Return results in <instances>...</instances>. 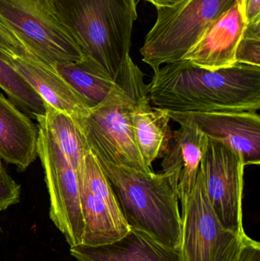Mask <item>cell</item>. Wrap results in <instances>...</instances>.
I'll return each mask as SVG.
<instances>
[{"label":"cell","mask_w":260,"mask_h":261,"mask_svg":"<svg viewBox=\"0 0 260 261\" xmlns=\"http://www.w3.org/2000/svg\"><path fill=\"white\" fill-rule=\"evenodd\" d=\"M154 73L148 93L157 108L172 113L260 110V67L236 63L211 70L181 60Z\"/></svg>","instance_id":"cell-1"},{"label":"cell","mask_w":260,"mask_h":261,"mask_svg":"<svg viewBox=\"0 0 260 261\" xmlns=\"http://www.w3.org/2000/svg\"><path fill=\"white\" fill-rule=\"evenodd\" d=\"M143 77V72L128 57L108 96L87 114L73 120L99 161L149 173L153 170L140 156L133 129L134 105L148 90Z\"/></svg>","instance_id":"cell-2"},{"label":"cell","mask_w":260,"mask_h":261,"mask_svg":"<svg viewBox=\"0 0 260 261\" xmlns=\"http://www.w3.org/2000/svg\"><path fill=\"white\" fill-rule=\"evenodd\" d=\"M84 56L116 81L130 56L136 0H49Z\"/></svg>","instance_id":"cell-3"},{"label":"cell","mask_w":260,"mask_h":261,"mask_svg":"<svg viewBox=\"0 0 260 261\" xmlns=\"http://www.w3.org/2000/svg\"><path fill=\"white\" fill-rule=\"evenodd\" d=\"M99 162L130 228L145 231L168 248L180 249L182 220L178 198L163 173Z\"/></svg>","instance_id":"cell-4"},{"label":"cell","mask_w":260,"mask_h":261,"mask_svg":"<svg viewBox=\"0 0 260 261\" xmlns=\"http://www.w3.org/2000/svg\"><path fill=\"white\" fill-rule=\"evenodd\" d=\"M236 0H180L157 8V18L140 48L142 61L154 72L180 61L203 32Z\"/></svg>","instance_id":"cell-5"},{"label":"cell","mask_w":260,"mask_h":261,"mask_svg":"<svg viewBox=\"0 0 260 261\" xmlns=\"http://www.w3.org/2000/svg\"><path fill=\"white\" fill-rule=\"evenodd\" d=\"M0 23L53 68L83 58L49 0H0Z\"/></svg>","instance_id":"cell-6"},{"label":"cell","mask_w":260,"mask_h":261,"mask_svg":"<svg viewBox=\"0 0 260 261\" xmlns=\"http://www.w3.org/2000/svg\"><path fill=\"white\" fill-rule=\"evenodd\" d=\"M181 202L182 261H238L247 236L225 229L209 202L201 170L196 184Z\"/></svg>","instance_id":"cell-7"},{"label":"cell","mask_w":260,"mask_h":261,"mask_svg":"<svg viewBox=\"0 0 260 261\" xmlns=\"http://www.w3.org/2000/svg\"><path fill=\"white\" fill-rule=\"evenodd\" d=\"M36 121L39 128L38 156L50 197L49 216L70 247L81 245L84 223L77 173L52 136L44 116Z\"/></svg>","instance_id":"cell-8"},{"label":"cell","mask_w":260,"mask_h":261,"mask_svg":"<svg viewBox=\"0 0 260 261\" xmlns=\"http://www.w3.org/2000/svg\"><path fill=\"white\" fill-rule=\"evenodd\" d=\"M245 167L239 153L209 138L200 164L206 193L222 226L241 237L247 236L243 222Z\"/></svg>","instance_id":"cell-9"},{"label":"cell","mask_w":260,"mask_h":261,"mask_svg":"<svg viewBox=\"0 0 260 261\" xmlns=\"http://www.w3.org/2000/svg\"><path fill=\"white\" fill-rule=\"evenodd\" d=\"M168 114L170 118L192 121L209 138L218 141L239 153L246 166L259 165L260 116L257 112H168Z\"/></svg>","instance_id":"cell-10"},{"label":"cell","mask_w":260,"mask_h":261,"mask_svg":"<svg viewBox=\"0 0 260 261\" xmlns=\"http://www.w3.org/2000/svg\"><path fill=\"white\" fill-rule=\"evenodd\" d=\"M170 119L180 124V128L172 132L162 158V173L178 200L183 202L196 184L209 138L192 121L177 117Z\"/></svg>","instance_id":"cell-11"},{"label":"cell","mask_w":260,"mask_h":261,"mask_svg":"<svg viewBox=\"0 0 260 261\" xmlns=\"http://www.w3.org/2000/svg\"><path fill=\"white\" fill-rule=\"evenodd\" d=\"M246 27L241 0H236L207 28L182 60L211 70L235 65L237 48Z\"/></svg>","instance_id":"cell-12"},{"label":"cell","mask_w":260,"mask_h":261,"mask_svg":"<svg viewBox=\"0 0 260 261\" xmlns=\"http://www.w3.org/2000/svg\"><path fill=\"white\" fill-rule=\"evenodd\" d=\"M76 261H182L180 249L162 245L149 234L131 228L125 236L112 243L98 246L70 247Z\"/></svg>","instance_id":"cell-13"},{"label":"cell","mask_w":260,"mask_h":261,"mask_svg":"<svg viewBox=\"0 0 260 261\" xmlns=\"http://www.w3.org/2000/svg\"><path fill=\"white\" fill-rule=\"evenodd\" d=\"M39 128L25 113L0 93V158L25 171L38 158Z\"/></svg>","instance_id":"cell-14"},{"label":"cell","mask_w":260,"mask_h":261,"mask_svg":"<svg viewBox=\"0 0 260 261\" xmlns=\"http://www.w3.org/2000/svg\"><path fill=\"white\" fill-rule=\"evenodd\" d=\"M170 120L167 111L151 107L148 90L139 96L133 110V129L140 156L150 168L167 148L172 135Z\"/></svg>","instance_id":"cell-15"},{"label":"cell","mask_w":260,"mask_h":261,"mask_svg":"<svg viewBox=\"0 0 260 261\" xmlns=\"http://www.w3.org/2000/svg\"><path fill=\"white\" fill-rule=\"evenodd\" d=\"M79 179L81 210L83 219L82 245L89 246L112 243L125 236L131 228L126 220L113 214L108 205Z\"/></svg>","instance_id":"cell-16"},{"label":"cell","mask_w":260,"mask_h":261,"mask_svg":"<svg viewBox=\"0 0 260 261\" xmlns=\"http://www.w3.org/2000/svg\"><path fill=\"white\" fill-rule=\"evenodd\" d=\"M54 69L90 109L101 103L116 84L106 70L89 56L70 64H58Z\"/></svg>","instance_id":"cell-17"},{"label":"cell","mask_w":260,"mask_h":261,"mask_svg":"<svg viewBox=\"0 0 260 261\" xmlns=\"http://www.w3.org/2000/svg\"><path fill=\"white\" fill-rule=\"evenodd\" d=\"M44 122L69 162L79 174L85 153L90 150L73 118L61 110L47 106Z\"/></svg>","instance_id":"cell-18"},{"label":"cell","mask_w":260,"mask_h":261,"mask_svg":"<svg viewBox=\"0 0 260 261\" xmlns=\"http://www.w3.org/2000/svg\"><path fill=\"white\" fill-rule=\"evenodd\" d=\"M0 88L21 111L36 120L44 116L47 104L40 93L0 56Z\"/></svg>","instance_id":"cell-19"},{"label":"cell","mask_w":260,"mask_h":261,"mask_svg":"<svg viewBox=\"0 0 260 261\" xmlns=\"http://www.w3.org/2000/svg\"><path fill=\"white\" fill-rule=\"evenodd\" d=\"M236 63L260 67V21L246 27L237 48Z\"/></svg>","instance_id":"cell-20"},{"label":"cell","mask_w":260,"mask_h":261,"mask_svg":"<svg viewBox=\"0 0 260 261\" xmlns=\"http://www.w3.org/2000/svg\"><path fill=\"white\" fill-rule=\"evenodd\" d=\"M0 158V211H5L20 202L21 186L8 173Z\"/></svg>","instance_id":"cell-21"},{"label":"cell","mask_w":260,"mask_h":261,"mask_svg":"<svg viewBox=\"0 0 260 261\" xmlns=\"http://www.w3.org/2000/svg\"><path fill=\"white\" fill-rule=\"evenodd\" d=\"M23 46L24 44L0 23V51L12 53L17 51Z\"/></svg>","instance_id":"cell-22"},{"label":"cell","mask_w":260,"mask_h":261,"mask_svg":"<svg viewBox=\"0 0 260 261\" xmlns=\"http://www.w3.org/2000/svg\"><path fill=\"white\" fill-rule=\"evenodd\" d=\"M243 15L247 25L260 21V0H241Z\"/></svg>","instance_id":"cell-23"},{"label":"cell","mask_w":260,"mask_h":261,"mask_svg":"<svg viewBox=\"0 0 260 261\" xmlns=\"http://www.w3.org/2000/svg\"><path fill=\"white\" fill-rule=\"evenodd\" d=\"M238 261H260L259 242L247 236Z\"/></svg>","instance_id":"cell-24"},{"label":"cell","mask_w":260,"mask_h":261,"mask_svg":"<svg viewBox=\"0 0 260 261\" xmlns=\"http://www.w3.org/2000/svg\"><path fill=\"white\" fill-rule=\"evenodd\" d=\"M154 5L156 8L166 7V6H170L175 4L180 0H145Z\"/></svg>","instance_id":"cell-25"},{"label":"cell","mask_w":260,"mask_h":261,"mask_svg":"<svg viewBox=\"0 0 260 261\" xmlns=\"http://www.w3.org/2000/svg\"><path fill=\"white\" fill-rule=\"evenodd\" d=\"M0 232H1V228H0Z\"/></svg>","instance_id":"cell-26"}]
</instances>
